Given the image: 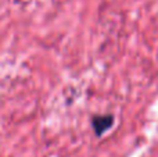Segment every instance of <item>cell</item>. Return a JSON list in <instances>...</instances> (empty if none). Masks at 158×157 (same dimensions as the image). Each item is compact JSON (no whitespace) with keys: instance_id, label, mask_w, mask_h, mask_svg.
Returning <instances> with one entry per match:
<instances>
[{"instance_id":"cell-1","label":"cell","mask_w":158,"mask_h":157,"mask_svg":"<svg viewBox=\"0 0 158 157\" xmlns=\"http://www.w3.org/2000/svg\"><path fill=\"white\" fill-rule=\"evenodd\" d=\"M93 124V129H94L96 135L101 136L114 125V117L112 116H96L92 121Z\"/></svg>"}]
</instances>
